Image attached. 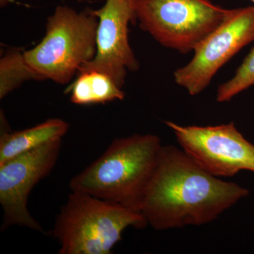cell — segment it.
<instances>
[{
  "label": "cell",
  "instance_id": "6da1fadb",
  "mask_svg": "<svg viewBox=\"0 0 254 254\" xmlns=\"http://www.w3.org/2000/svg\"><path fill=\"white\" fill-rule=\"evenodd\" d=\"M250 191L210 175L182 148L163 145L141 213L156 230L199 226L214 221Z\"/></svg>",
  "mask_w": 254,
  "mask_h": 254
},
{
  "label": "cell",
  "instance_id": "7a4b0ae2",
  "mask_svg": "<svg viewBox=\"0 0 254 254\" xmlns=\"http://www.w3.org/2000/svg\"><path fill=\"white\" fill-rule=\"evenodd\" d=\"M162 148L160 138L150 133L115 138L99 158L70 180V190L141 212Z\"/></svg>",
  "mask_w": 254,
  "mask_h": 254
},
{
  "label": "cell",
  "instance_id": "3957f363",
  "mask_svg": "<svg viewBox=\"0 0 254 254\" xmlns=\"http://www.w3.org/2000/svg\"><path fill=\"white\" fill-rule=\"evenodd\" d=\"M147 225L141 212L71 191L60 208L53 235L60 243L59 254H110L126 229Z\"/></svg>",
  "mask_w": 254,
  "mask_h": 254
},
{
  "label": "cell",
  "instance_id": "277c9868",
  "mask_svg": "<svg viewBox=\"0 0 254 254\" xmlns=\"http://www.w3.org/2000/svg\"><path fill=\"white\" fill-rule=\"evenodd\" d=\"M98 25L93 9L77 11L58 6L47 19L44 38L23 53L37 81L69 83L85 64L94 59Z\"/></svg>",
  "mask_w": 254,
  "mask_h": 254
},
{
  "label": "cell",
  "instance_id": "5b68a950",
  "mask_svg": "<svg viewBox=\"0 0 254 254\" xmlns=\"http://www.w3.org/2000/svg\"><path fill=\"white\" fill-rule=\"evenodd\" d=\"M133 5L140 28L182 54L194 51L229 11L210 0H133Z\"/></svg>",
  "mask_w": 254,
  "mask_h": 254
},
{
  "label": "cell",
  "instance_id": "8992f818",
  "mask_svg": "<svg viewBox=\"0 0 254 254\" xmlns=\"http://www.w3.org/2000/svg\"><path fill=\"white\" fill-rule=\"evenodd\" d=\"M254 41V6L229 9L223 22L194 50L191 60L174 72L178 86L195 96L242 48Z\"/></svg>",
  "mask_w": 254,
  "mask_h": 254
},
{
  "label": "cell",
  "instance_id": "52a82bcc",
  "mask_svg": "<svg viewBox=\"0 0 254 254\" xmlns=\"http://www.w3.org/2000/svg\"><path fill=\"white\" fill-rule=\"evenodd\" d=\"M165 123L185 153L210 175L229 177L243 170L254 173V144L234 123L207 127Z\"/></svg>",
  "mask_w": 254,
  "mask_h": 254
},
{
  "label": "cell",
  "instance_id": "ba28073f",
  "mask_svg": "<svg viewBox=\"0 0 254 254\" xmlns=\"http://www.w3.org/2000/svg\"><path fill=\"white\" fill-rule=\"evenodd\" d=\"M62 140L50 142L0 165L1 230L19 226L44 233L28 210V196L37 184L54 169L61 152Z\"/></svg>",
  "mask_w": 254,
  "mask_h": 254
},
{
  "label": "cell",
  "instance_id": "9c48e42d",
  "mask_svg": "<svg viewBox=\"0 0 254 254\" xmlns=\"http://www.w3.org/2000/svg\"><path fill=\"white\" fill-rule=\"evenodd\" d=\"M93 12L98 19L97 53L94 59L79 71L97 70L106 73L123 88L128 73L139 69L128 39L129 25L136 22L133 0H106L103 6Z\"/></svg>",
  "mask_w": 254,
  "mask_h": 254
},
{
  "label": "cell",
  "instance_id": "30bf717a",
  "mask_svg": "<svg viewBox=\"0 0 254 254\" xmlns=\"http://www.w3.org/2000/svg\"><path fill=\"white\" fill-rule=\"evenodd\" d=\"M68 124L61 119H50L39 125L18 131H1L0 136V165L50 142L63 139Z\"/></svg>",
  "mask_w": 254,
  "mask_h": 254
},
{
  "label": "cell",
  "instance_id": "8fae6325",
  "mask_svg": "<svg viewBox=\"0 0 254 254\" xmlns=\"http://www.w3.org/2000/svg\"><path fill=\"white\" fill-rule=\"evenodd\" d=\"M76 75V79L66 91L70 93L73 104H103L125 98L123 88L106 73L97 70H81Z\"/></svg>",
  "mask_w": 254,
  "mask_h": 254
},
{
  "label": "cell",
  "instance_id": "7c38bea8",
  "mask_svg": "<svg viewBox=\"0 0 254 254\" xmlns=\"http://www.w3.org/2000/svg\"><path fill=\"white\" fill-rule=\"evenodd\" d=\"M24 52L20 48H10L0 60V99L19 88L24 82L36 80V76L28 66Z\"/></svg>",
  "mask_w": 254,
  "mask_h": 254
},
{
  "label": "cell",
  "instance_id": "4fadbf2b",
  "mask_svg": "<svg viewBox=\"0 0 254 254\" xmlns=\"http://www.w3.org/2000/svg\"><path fill=\"white\" fill-rule=\"evenodd\" d=\"M254 85V48L246 57L234 75L219 86L216 93L218 103L230 101L236 95Z\"/></svg>",
  "mask_w": 254,
  "mask_h": 254
},
{
  "label": "cell",
  "instance_id": "5bb4252c",
  "mask_svg": "<svg viewBox=\"0 0 254 254\" xmlns=\"http://www.w3.org/2000/svg\"><path fill=\"white\" fill-rule=\"evenodd\" d=\"M251 1H252V2H253V3H254V0H251Z\"/></svg>",
  "mask_w": 254,
  "mask_h": 254
}]
</instances>
